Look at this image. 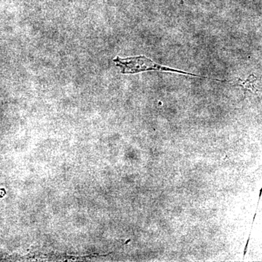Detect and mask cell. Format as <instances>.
<instances>
[{"instance_id": "cell-1", "label": "cell", "mask_w": 262, "mask_h": 262, "mask_svg": "<svg viewBox=\"0 0 262 262\" xmlns=\"http://www.w3.org/2000/svg\"><path fill=\"white\" fill-rule=\"evenodd\" d=\"M116 63L117 67L121 69L122 74H136L146 71H160V72H174V73L182 74V75H190L193 77H204L201 76L189 73L184 71L176 70L170 67L160 65L151 61L146 56H141L130 57V58H121L117 56L113 60Z\"/></svg>"}]
</instances>
